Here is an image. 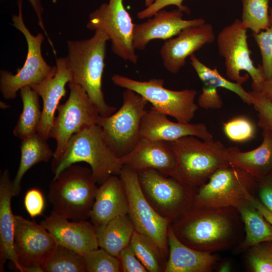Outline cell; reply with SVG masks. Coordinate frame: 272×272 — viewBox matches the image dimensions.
Listing matches in <instances>:
<instances>
[{"instance_id": "obj_1", "label": "cell", "mask_w": 272, "mask_h": 272, "mask_svg": "<svg viewBox=\"0 0 272 272\" xmlns=\"http://www.w3.org/2000/svg\"><path fill=\"white\" fill-rule=\"evenodd\" d=\"M170 226L183 243L210 253L237 249L245 236L241 216L234 207L193 205Z\"/></svg>"}, {"instance_id": "obj_2", "label": "cell", "mask_w": 272, "mask_h": 272, "mask_svg": "<svg viewBox=\"0 0 272 272\" xmlns=\"http://www.w3.org/2000/svg\"><path fill=\"white\" fill-rule=\"evenodd\" d=\"M110 41L106 32L99 29L92 37L81 40L67 41L66 57L73 75V81L80 85L102 117L112 114L115 107L105 100L102 78L105 67L106 45Z\"/></svg>"}, {"instance_id": "obj_3", "label": "cell", "mask_w": 272, "mask_h": 272, "mask_svg": "<svg viewBox=\"0 0 272 272\" xmlns=\"http://www.w3.org/2000/svg\"><path fill=\"white\" fill-rule=\"evenodd\" d=\"M85 162L89 164L93 178L100 185L110 176H119L123 164L106 144L101 126L98 124L88 126L74 134L61 156L52 160L54 177L72 164Z\"/></svg>"}, {"instance_id": "obj_4", "label": "cell", "mask_w": 272, "mask_h": 272, "mask_svg": "<svg viewBox=\"0 0 272 272\" xmlns=\"http://www.w3.org/2000/svg\"><path fill=\"white\" fill-rule=\"evenodd\" d=\"M176 157L172 177L197 189L219 168L230 164L227 148L214 139L202 140L186 136L170 142Z\"/></svg>"}, {"instance_id": "obj_5", "label": "cell", "mask_w": 272, "mask_h": 272, "mask_svg": "<svg viewBox=\"0 0 272 272\" xmlns=\"http://www.w3.org/2000/svg\"><path fill=\"white\" fill-rule=\"evenodd\" d=\"M91 168L76 164L53 177L47 198L52 211L73 221L90 218L98 189Z\"/></svg>"}, {"instance_id": "obj_6", "label": "cell", "mask_w": 272, "mask_h": 272, "mask_svg": "<svg viewBox=\"0 0 272 272\" xmlns=\"http://www.w3.org/2000/svg\"><path fill=\"white\" fill-rule=\"evenodd\" d=\"M18 14L13 15L12 25L25 36L27 43V58L23 66L16 74L6 70L0 71V91L7 100L16 98L17 92L23 87L40 83L55 75L56 66H50L44 60L41 45L44 37L39 33L33 35L26 26L23 17V2L18 0Z\"/></svg>"}, {"instance_id": "obj_7", "label": "cell", "mask_w": 272, "mask_h": 272, "mask_svg": "<svg viewBox=\"0 0 272 272\" xmlns=\"http://www.w3.org/2000/svg\"><path fill=\"white\" fill-rule=\"evenodd\" d=\"M148 103L139 94L126 89L119 109L110 116L99 117L97 124L102 129L106 144L117 157L121 158L128 154L137 144Z\"/></svg>"}, {"instance_id": "obj_8", "label": "cell", "mask_w": 272, "mask_h": 272, "mask_svg": "<svg viewBox=\"0 0 272 272\" xmlns=\"http://www.w3.org/2000/svg\"><path fill=\"white\" fill-rule=\"evenodd\" d=\"M111 79L114 85L139 94L152 105L151 108L173 117L177 121L190 122L198 109L194 90H170L164 87V81L161 79L141 81L118 74L113 75Z\"/></svg>"}, {"instance_id": "obj_9", "label": "cell", "mask_w": 272, "mask_h": 272, "mask_svg": "<svg viewBox=\"0 0 272 272\" xmlns=\"http://www.w3.org/2000/svg\"><path fill=\"white\" fill-rule=\"evenodd\" d=\"M138 174L147 200L159 215L171 223L193 205L196 189L155 169L144 170Z\"/></svg>"}, {"instance_id": "obj_10", "label": "cell", "mask_w": 272, "mask_h": 272, "mask_svg": "<svg viewBox=\"0 0 272 272\" xmlns=\"http://www.w3.org/2000/svg\"><path fill=\"white\" fill-rule=\"evenodd\" d=\"M247 30L241 20L236 19L220 31L217 43L219 54L225 59L227 77L242 85L250 76L252 90L258 91L265 78L261 65L255 67L251 58Z\"/></svg>"}, {"instance_id": "obj_11", "label": "cell", "mask_w": 272, "mask_h": 272, "mask_svg": "<svg viewBox=\"0 0 272 272\" xmlns=\"http://www.w3.org/2000/svg\"><path fill=\"white\" fill-rule=\"evenodd\" d=\"M70 92L66 102L57 107L49 138L56 142L52 160L63 154L68 142L84 128L97 124L100 115L85 90L73 80L69 82Z\"/></svg>"}, {"instance_id": "obj_12", "label": "cell", "mask_w": 272, "mask_h": 272, "mask_svg": "<svg viewBox=\"0 0 272 272\" xmlns=\"http://www.w3.org/2000/svg\"><path fill=\"white\" fill-rule=\"evenodd\" d=\"M255 180L247 173L231 164L217 169L196 189L193 205L211 208L234 207L253 192Z\"/></svg>"}, {"instance_id": "obj_13", "label": "cell", "mask_w": 272, "mask_h": 272, "mask_svg": "<svg viewBox=\"0 0 272 272\" xmlns=\"http://www.w3.org/2000/svg\"><path fill=\"white\" fill-rule=\"evenodd\" d=\"M119 176L125 188L128 202V215L135 230L153 239L168 256V231L170 222L159 215L147 200L137 172L124 165Z\"/></svg>"}, {"instance_id": "obj_14", "label": "cell", "mask_w": 272, "mask_h": 272, "mask_svg": "<svg viewBox=\"0 0 272 272\" xmlns=\"http://www.w3.org/2000/svg\"><path fill=\"white\" fill-rule=\"evenodd\" d=\"M134 24L125 9L123 0H109L91 12L87 28L92 31L101 29L109 37L112 52L126 61L136 64L138 55L133 45Z\"/></svg>"}, {"instance_id": "obj_15", "label": "cell", "mask_w": 272, "mask_h": 272, "mask_svg": "<svg viewBox=\"0 0 272 272\" xmlns=\"http://www.w3.org/2000/svg\"><path fill=\"white\" fill-rule=\"evenodd\" d=\"M14 247L24 272H43L41 266L57 244L49 231L34 220L15 215Z\"/></svg>"}, {"instance_id": "obj_16", "label": "cell", "mask_w": 272, "mask_h": 272, "mask_svg": "<svg viewBox=\"0 0 272 272\" xmlns=\"http://www.w3.org/2000/svg\"><path fill=\"white\" fill-rule=\"evenodd\" d=\"M215 39L213 26L210 24L187 27L175 37L167 40L160 50L166 70L177 74L186 64V59L205 45Z\"/></svg>"}, {"instance_id": "obj_17", "label": "cell", "mask_w": 272, "mask_h": 272, "mask_svg": "<svg viewBox=\"0 0 272 272\" xmlns=\"http://www.w3.org/2000/svg\"><path fill=\"white\" fill-rule=\"evenodd\" d=\"M183 12L178 9L170 11L162 10L142 23L134 24L133 45L135 50H145L154 39L168 40L187 27L206 23L202 18L183 19Z\"/></svg>"}, {"instance_id": "obj_18", "label": "cell", "mask_w": 272, "mask_h": 272, "mask_svg": "<svg viewBox=\"0 0 272 272\" xmlns=\"http://www.w3.org/2000/svg\"><path fill=\"white\" fill-rule=\"evenodd\" d=\"M40 224L49 231L57 245L83 255L99 247L95 227L87 220L73 221L52 211Z\"/></svg>"}, {"instance_id": "obj_19", "label": "cell", "mask_w": 272, "mask_h": 272, "mask_svg": "<svg viewBox=\"0 0 272 272\" xmlns=\"http://www.w3.org/2000/svg\"><path fill=\"white\" fill-rule=\"evenodd\" d=\"M56 72L40 83L30 87L37 92L43 101L41 121L37 133L48 140L59 101L66 94L65 86L73 80V75L66 57L56 59Z\"/></svg>"}, {"instance_id": "obj_20", "label": "cell", "mask_w": 272, "mask_h": 272, "mask_svg": "<svg viewBox=\"0 0 272 272\" xmlns=\"http://www.w3.org/2000/svg\"><path fill=\"white\" fill-rule=\"evenodd\" d=\"M140 138L171 142L186 136L202 140L213 139L205 124L170 120L167 115L152 108L144 115L140 125Z\"/></svg>"}, {"instance_id": "obj_21", "label": "cell", "mask_w": 272, "mask_h": 272, "mask_svg": "<svg viewBox=\"0 0 272 272\" xmlns=\"http://www.w3.org/2000/svg\"><path fill=\"white\" fill-rule=\"evenodd\" d=\"M123 165L139 173L152 169L171 176L176 166V157L170 142L140 138L132 150L120 158Z\"/></svg>"}, {"instance_id": "obj_22", "label": "cell", "mask_w": 272, "mask_h": 272, "mask_svg": "<svg viewBox=\"0 0 272 272\" xmlns=\"http://www.w3.org/2000/svg\"><path fill=\"white\" fill-rule=\"evenodd\" d=\"M128 202L124 184L118 175L110 176L97 190L90 216L95 227L128 214Z\"/></svg>"}, {"instance_id": "obj_23", "label": "cell", "mask_w": 272, "mask_h": 272, "mask_svg": "<svg viewBox=\"0 0 272 272\" xmlns=\"http://www.w3.org/2000/svg\"><path fill=\"white\" fill-rule=\"evenodd\" d=\"M168 242L169 253L164 272H211L215 269L221 259L214 253L195 250L183 243L176 236L170 225Z\"/></svg>"}, {"instance_id": "obj_24", "label": "cell", "mask_w": 272, "mask_h": 272, "mask_svg": "<svg viewBox=\"0 0 272 272\" xmlns=\"http://www.w3.org/2000/svg\"><path fill=\"white\" fill-rule=\"evenodd\" d=\"M13 197V181L8 169H6L0 178V271H4V264L8 260L17 269L24 272L14 247L15 215L11 208Z\"/></svg>"}, {"instance_id": "obj_25", "label": "cell", "mask_w": 272, "mask_h": 272, "mask_svg": "<svg viewBox=\"0 0 272 272\" xmlns=\"http://www.w3.org/2000/svg\"><path fill=\"white\" fill-rule=\"evenodd\" d=\"M262 141L252 150L241 152L235 147L227 148L229 163L259 180L272 175V132L262 130Z\"/></svg>"}, {"instance_id": "obj_26", "label": "cell", "mask_w": 272, "mask_h": 272, "mask_svg": "<svg viewBox=\"0 0 272 272\" xmlns=\"http://www.w3.org/2000/svg\"><path fill=\"white\" fill-rule=\"evenodd\" d=\"M95 229L99 247L116 257L129 245L135 230L128 214L118 216Z\"/></svg>"}, {"instance_id": "obj_27", "label": "cell", "mask_w": 272, "mask_h": 272, "mask_svg": "<svg viewBox=\"0 0 272 272\" xmlns=\"http://www.w3.org/2000/svg\"><path fill=\"white\" fill-rule=\"evenodd\" d=\"M236 209L241 216L245 233L238 250L245 251L261 242L272 240V225L247 198Z\"/></svg>"}, {"instance_id": "obj_28", "label": "cell", "mask_w": 272, "mask_h": 272, "mask_svg": "<svg viewBox=\"0 0 272 272\" xmlns=\"http://www.w3.org/2000/svg\"><path fill=\"white\" fill-rule=\"evenodd\" d=\"M46 139L37 133L21 140V159L18 169L13 181V195L17 196L21 190V182L25 174L33 166L52 159L54 152Z\"/></svg>"}, {"instance_id": "obj_29", "label": "cell", "mask_w": 272, "mask_h": 272, "mask_svg": "<svg viewBox=\"0 0 272 272\" xmlns=\"http://www.w3.org/2000/svg\"><path fill=\"white\" fill-rule=\"evenodd\" d=\"M20 94L23 110L13 132L15 137L22 140L37 133L42 111L40 110L39 95L29 86L21 88Z\"/></svg>"}, {"instance_id": "obj_30", "label": "cell", "mask_w": 272, "mask_h": 272, "mask_svg": "<svg viewBox=\"0 0 272 272\" xmlns=\"http://www.w3.org/2000/svg\"><path fill=\"white\" fill-rule=\"evenodd\" d=\"M129 245L148 272H164L168 256L153 239L135 230Z\"/></svg>"}, {"instance_id": "obj_31", "label": "cell", "mask_w": 272, "mask_h": 272, "mask_svg": "<svg viewBox=\"0 0 272 272\" xmlns=\"http://www.w3.org/2000/svg\"><path fill=\"white\" fill-rule=\"evenodd\" d=\"M190 63L202 83L223 88L238 96L249 105H252V98L249 92L246 91L241 84L232 82L223 77L216 68L211 69L201 62L193 54L190 56Z\"/></svg>"}, {"instance_id": "obj_32", "label": "cell", "mask_w": 272, "mask_h": 272, "mask_svg": "<svg viewBox=\"0 0 272 272\" xmlns=\"http://www.w3.org/2000/svg\"><path fill=\"white\" fill-rule=\"evenodd\" d=\"M41 268L43 272H86L84 255L57 244Z\"/></svg>"}, {"instance_id": "obj_33", "label": "cell", "mask_w": 272, "mask_h": 272, "mask_svg": "<svg viewBox=\"0 0 272 272\" xmlns=\"http://www.w3.org/2000/svg\"><path fill=\"white\" fill-rule=\"evenodd\" d=\"M243 12L241 21L253 33L270 27L268 14L269 0H241Z\"/></svg>"}, {"instance_id": "obj_34", "label": "cell", "mask_w": 272, "mask_h": 272, "mask_svg": "<svg viewBox=\"0 0 272 272\" xmlns=\"http://www.w3.org/2000/svg\"><path fill=\"white\" fill-rule=\"evenodd\" d=\"M245 252L248 271L272 272V240L261 242Z\"/></svg>"}, {"instance_id": "obj_35", "label": "cell", "mask_w": 272, "mask_h": 272, "mask_svg": "<svg viewBox=\"0 0 272 272\" xmlns=\"http://www.w3.org/2000/svg\"><path fill=\"white\" fill-rule=\"evenodd\" d=\"M86 272H121L119 258L99 247L90 250L84 255Z\"/></svg>"}, {"instance_id": "obj_36", "label": "cell", "mask_w": 272, "mask_h": 272, "mask_svg": "<svg viewBox=\"0 0 272 272\" xmlns=\"http://www.w3.org/2000/svg\"><path fill=\"white\" fill-rule=\"evenodd\" d=\"M226 137L231 141L243 143L253 139L256 127L254 123L245 116L234 117L223 124Z\"/></svg>"}, {"instance_id": "obj_37", "label": "cell", "mask_w": 272, "mask_h": 272, "mask_svg": "<svg viewBox=\"0 0 272 272\" xmlns=\"http://www.w3.org/2000/svg\"><path fill=\"white\" fill-rule=\"evenodd\" d=\"M262 57V68L265 80L272 76V26L258 33H252Z\"/></svg>"}, {"instance_id": "obj_38", "label": "cell", "mask_w": 272, "mask_h": 272, "mask_svg": "<svg viewBox=\"0 0 272 272\" xmlns=\"http://www.w3.org/2000/svg\"><path fill=\"white\" fill-rule=\"evenodd\" d=\"M252 98V105L257 113L258 126L262 130L272 132V103L260 92H249Z\"/></svg>"}, {"instance_id": "obj_39", "label": "cell", "mask_w": 272, "mask_h": 272, "mask_svg": "<svg viewBox=\"0 0 272 272\" xmlns=\"http://www.w3.org/2000/svg\"><path fill=\"white\" fill-rule=\"evenodd\" d=\"M24 205L26 211L32 218L42 214L45 200L42 192L37 188H31L27 191L24 196Z\"/></svg>"}, {"instance_id": "obj_40", "label": "cell", "mask_w": 272, "mask_h": 272, "mask_svg": "<svg viewBox=\"0 0 272 272\" xmlns=\"http://www.w3.org/2000/svg\"><path fill=\"white\" fill-rule=\"evenodd\" d=\"M217 89L214 86L202 83V93L197 100L198 105L206 109H218L222 108L223 101Z\"/></svg>"}, {"instance_id": "obj_41", "label": "cell", "mask_w": 272, "mask_h": 272, "mask_svg": "<svg viewBox=\"0 0 272 272\" xmlns=\"http://www.w3.org/2000/svg\"><path fill=\"white\" fill-rule=\"evenodd\" d=\"M117 257L122 272H148L129 245L120 251Z\"/></svg>"}, {"instance_id": "obj_42", "label": "cell", "mask_w": 272, "mask_h": 272, "mask_svg": "<svg viewBox=\"0 0 272 272\" xmlns=\"http://www.w3.org/2000/svg\"><path fill=\"white\" fill-rule=\"evenodd\" d=\"M252 193L272 214V175L262 179L255 180Z\"/></svg>"}, {"instance_id": "obj_43", "label": "cell", "mask_w": 272, "mask_h": 272, "mask_svg": "<svg viewBox=\"0 0 272 272\" xmlns=\"http://www.w3.org/2000/svg\"><path fill=\"white\" fill-rule=\"evenodd\" d=\"M183 1V0H156L150 6L138 12L137 17L141 20L150 18L159 11L171 5L176 6L179 10L187 14H189L190 10L188 7L182 5Z\"/></svg>"}, {"instance_id": "obj_44", "label": "cell", "mask_w": 272, "mask_h": 272, "mask_svg": "<svg viewBox=\"0 0 272 272\" xmlns=\"http://www.w3.org/2000/svg\"><path fill=\"white\" fill-rule=\"evenodd\" d=\"M28 1L30 3L35 14H36V16L38 18V24L39 26L42 29L44 34L46 35L47 37V40L49 41V43L50 44L52 48L54 49V48L53 47V44L46 32V29L44 25L43 17H42L44 9L42 5L41 0H28Z\"/></svg>"}, {"instance_id": "obj_45", "label": "cell", "mask_w": 272, "mask_h": 272, "mask_svg": "<svg viewBox=\"0 0 272 272\" xmlns=\"http://www.w3.org/2000/svg\"><path fill=\"white\" fill-rule=\"evenodd\" d=\"M246 197L262 213L265 218L272 225V214L263 206L258 198L251 192H248Z\"/></svg>"}, {"instance_id": "obj_46", "label": "cell", "mask_w": 272, "mask_h": 272, "mask_svg": "<svg viewBox=\"0 0 272 272\" xmlns=\"http://www.w3.org/2000/svg\"><path fill=\"white\" fill-rule=\"evenodd\" d=\"M258 92L272 103V76L264 80Z\"/></svg>"}, {"instance_id": "obj_47", "label": "cell", "mask_w": 272, "mask_h": 272, "mask_svg": "<svg viewBox=\"0 0 272 272\" xmlns=\"http://www.w3.org/2000/svg\"><path fill=\"white\" fill-rule=\"evenodd\" d=\"M233 266V263L230 260L221 259L218 261L215 270L219 272H228L231 271Z\"/></svg>"}, {"instance_id": "obj_48", "label": "cell", "mask_w": 272, "mask_h": 272, "mask_svg": "<svg viewBox=\"0 0 272 272\" xmlns=\"http://www.w3.org/2000/svg\"><path fill=\"white\" fill-rule=\"evenodd\" d=\"M156 0H145V5L146 7L150 6L152 3H153Z\"/></svg>"}, {"instance_id": "obj_49", "label": "cell", "mask_w": 272, "mask_h": 272, "mask_svg": "<svg viewBox=\"0 0 272 272\" xmlns=\"http://www.w3.org/2000/svg\"><path fill=\"white\" fill-rule=\"evenodd\" d=\"M269 18V22H270V26H272V7L270 8V10Z\"/></svg>"}]
</instances>
